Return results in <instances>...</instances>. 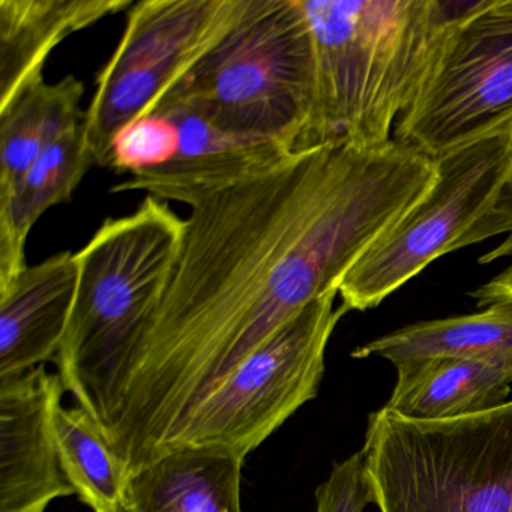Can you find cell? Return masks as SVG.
Segmentation results:
<instances>
[{
	"label": "cell",
	"instance_id": "1",
	"mask_svg": "<svg viewBox=\"0 0 512 512\" xmlns=\"http://www.w3.org/2000/svg\"><path fill=\"white\" fill-rule=\"evenodd\" d=\"M436 181L392 140L293 154L191 203L160 304L116 362L94 419L128 473L185 412L347 272Z\"/></svg>",
	"mask_w": 512,
	"mask_h": 512
},
{
	"label": "cell",
	"instance_id": "2",
	"mask_svg": "<svg viewBox=\"0 0 512 512\" xmlns=\"http://www.w3.org/2000/svg\"><path fill=\"white\" fill-rule=\"evenodd\" d=\"M316 59V104L302 151L379 148L412 104L452 26L476 2L299 0Z\"/></svg>",
	"mask_w": 512,
	"mask_h": 512
},
{
	"label": "cell",
	"instance_id": "3",
	"mask_svg": "<svg viewBox=\"0 0 512 512\" xmlns=\"http://www.w3.org/2000/svg\"><path fill=\"white\" fill-rule=\"evenodd\" d=\"M163 97L226 133L302 152L316 104V59L301 2L239 0L223 34Z\"/></svg>",
	"mask_w": 512,
	"mask_h": 512
},
{
	"label": "cell",
	"instance_id": "4",
	"mask_svg": "<svg viewBox=\"0 0 512 512\" xmlns=\"http://www.w3.org/2000/svg\"><path fill=\"white\" fill-rule=\"evenodd\" d=\"M184 229V218L148 196L133 214L104 221L76 254V298L55 364L92 418L116 362L166 292Z\"/></svg>",
	"mask_w": 512,
	"mask_h": 512
},
{
	"label": "cell",
	"instance_id": "5",
	"mask_svg": "<svg viewBox=\"0 0 512 512\" xmlns=\"http://www.w3.org/2000/svg\"><path fill=\"white\" fill-rule=\"evenodd\" d=\"M361 451L380 512H512V400L434 421L382 407Z\"/></svg>",
	"mask_w": 512,
	"mask_h": 512
},
{
	"label": "cell",
	"instance_id": "6",
	"mask_svg": "<svg viewBox=\"0 0 512 512\" xmlns=\"http://www.w3.org/2000/svg\"><path fill=\"white\" fill-rule=\"evenodd\" d=\"M337 296L332 290L308 304L214 383L182 415L158 455L176 448H214L245 460L316 398L326 347L349 313L343 304L335 308Z\"/></svg>",
	"mask_w": 512,
	"mask_h": 512
},
{
	"label": "cell",
	"instance_id": "7",
	"mask_svg": "<svg viewBox=\"0 0 512 512\" xmlns=\"http://www.w3.org/2000/svg\"><path fill=\"white\" fill-rule=\"evenodd\" d=\"M433 161L430 191L344 277L338 295L347 310L377 307L431 262L454 253L508 179L512 118Z\"/></svg>",
	"mask_w": 512,
	"mask_h": 512
},
{
	"label": "cell",
	"instance_id": "8",
	"mask_svg": "<svg viewBox=\"0 0 512 512\" xmlns=\"http://www.w3.org/2000/svg\"><path fill=\"white\" fill-rule=\"evenodd\" d=\"M512 118V0H479L458 20L392 140L436 160Z\"/></svg>",
	"mask_w": 512,
	"mask_h": 512
},
{
	"label": "cell",
	"instance_id": "9",
	"mask_svg": "<svg viewBox=\"0 0 512 512\" xmlns=\"http://www.w3.org/2000/svg\"><path fill=\"white\" fill-rule=\"evenodd\" d=\"M238 7L239 0H140L133 5L83 121L95 166L107 169L116 136L194 67Z\"/></svg>",
	"mask_w": 512,
	"mask_h": 512
},
{
	"label": "cell",
	"instance_id": "10",
	"mask_svg": "<svg viewBox=\"0 0 512 512\" xmlns=\"http://www.w3.org/2000/svg\"><path fill=\"white\" fill-rule=\"evenodd\" d=\"M64 385L44 365L0 379V512H44L71 496L56 445Z\"/></svg>",
	"mask_w": 512,
	"mask_h": 512
},
{
	"label": "cell",
	"instance_id": "11",
	"mask_svg": "<svg viewBox=\"0 0 512 512\" xmlns=\"http://www.w3.org/2000/svg\"><path fill=\"white\" fill-rule=\"evenodd\" d=\"M151 110L166 113L175 124V157L160 169L115 185L112 193L145 191L163 202L190 206L208 194L269 172L293 155L275 143L226 133L172 98L161 97Z\"/></svg>",
	"mask_w": 512,
	"mask_h": 512
},
{
	"label": "cell",
	"instance_id": "12",
	"mask_svg": "<svg viewBox=\"0 0 512 512\" xmlns=\"http://www.w3.org/2000/svg\"><path fill=\"white\" fill-rule=\"evenodd\" d=\"M79 266L70 251L26 266L0 290V379L55 362L64 340Z\"/></svg>",
	"mask_w": 512,
	"mask_h": 512
},
{
	"label": "cell",
	"instance_id": "13",
	"mask_svg": "<svg viewBox=\"0 0 512 512\" xmlns=\"http://www.w3.org/2000/svg\"><path fill=\"white\" fill-rule=\"evenodd\" d=\"M134 0H0V110L44 79L53 50L70 35L128 13Z\"/></svg>",
	"mask_w": 512,
	"mask_h": 512
},
{
	"label": "cell",
	"instance_id": "14",
	"mask_svg": "<svg viewBox=\"0 0 512 512\" xmlns=\"http://www.w3.org/2000/svg\"><path fill=\"white\" fill-rule=\"evenodd\" d=\"M242 458L176 448L128 475L125 512H242Z\"/></svg>",
	"mask_w": 512,
	"mask_h": 512
},
{
	"label": "cell",
	"instance_id": "15",
	"mask_svg": "<svg viewBox=\"0 0 512 512\" xmlns=\"http://www.w3.org/2000/svg\"><path fill=\"white\" fill-rule=\"evenodd\" d=\"M386 409L412 419H448L494 409L512 392V355L439 358L395 367Z\"/></svg>",
	"mask_w": 512,
	"mask_h": 512
},
{
	"label": "cell",
	"instance_id": "16",
	"mask_svg": "<svg viewBox=\"0 0 512 512\" xmlns=\"http://www.w3.org/2000/svg\"><path fill=\"white\" fill-rule=\"evenodd\" d=\"M94 166L80 124L0 190V290L28 266L26 242L37 221L53 206L70 202Z\"/></svg>",
	"mask_w": 512,
	"mask_h": 512
},
{
	"label": "cell",
	"instance_id": "17",
	"mask_svg": "<svg viewBox=\"0 0 512 512\" xmlns=\"http://www.w3.org/2000/svg\"><path fill=\"white\" fill-rule=\"evenodd\" d=\"M512 355V304L479 313L404 326L353 350V358L379 356L394 367L439 358H499Z\"/></svg>",
	"mask_w": 512,
	"mask_h": 512
},
{
	"label": "cell",
	"instance_id": "18",
	"mask_svg": "<svg viewBox=\"0 0 512 512\" xmlns=\"http://www.w3.org/2000/svg\"><path fill=\"white\" fill-rule=\"evenodd\" d=\"M85 86L76 76L41 79L0 110V190L13 184L44 151L85 121Z\"/></svg>",
	"mask_w": 512,
	"mask_h": 512
},
{
	"label": "cell",
	"instance_id": "19",
	"mask_svg": "<svg viewBox=\"0 0 512 512\" xmlns=\"http://www.w3.org/2000/svg\"><path fill=\"white\" fill-rule=\"evenodd\" d=\"M55 434L62 470L80 500L94 512H125L127 467L91 413L61 404Z\"/></svg>",
	"mask_w": 512,
	"mask_h": 512
},
{
	"label": "cell",
	"instance_id": "20",
	"mask_svg": "<svg viewBox=\"0 0 512 512\" xmlns=\"http://www.w3.org/2000/svg\"><path fill=\"white\" fill-rule=\"evenodd\" d=\"M178 149V130L166 113L151 110L116 136L109 166L121 175L139 176L166 166Z\"/></svg>",
	"mask_w": 512,
	"mask_h": 512
},
{
	"label": "cell",
	"instance_id": "21",
	"mask_svg": "<svg viewBox=\"0 0 512 512\" xmlns=\"http://www.w3.org/2000/svg\"><path fill=\"white\" fill-rule=\"evenodd\" d=\"M499 235H506V238L493 250L479 257L478 262L481 265H490L496 260L511 259L506 268L488 281L485 290L491 301L512 304V167L493 206L470 230V239L475 244Z\"/></svg>",
	"mask_w": 512,
	"mask_h": 512
},
{
	"label": "cell",
	"instance_id": "22",
	"mask_svg": "<svg viewBox=\"0 0 512 512\" xmlns=\"http://www.w3.org/2000/svg\"><path fill=\"white\" fill-rule=\"evenodd\" d=\"M373 503L362 451L335 463L316 490V512H364Z\"/></svg>",
	"mask_w": 512,
	"mask_h": 512
}]
</instances>
